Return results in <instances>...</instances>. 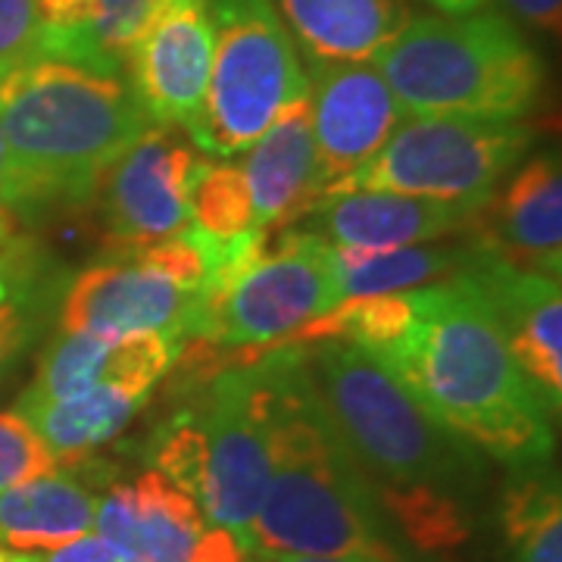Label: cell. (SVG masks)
<instances>
[{
    "label": "cell",
    "instance_id": "1",
    "mask_svg": "<svg viewBox=\"0 0 562 562\" xmlns=\"http://www.w3.org/2000/svg\"><path fill=\"white\" fill-rule=\"evenodd\" d=\"M416 401L472 450L509 469L550 462V409L513 360L472 276L406 291L401 328L369 350Z\"/></svg>",
    "mask_w": 562,
    "mask_h": 562
},
{
    "label": "cell",
    "instance_id": "2",
    "mask_svg": "<svg viewBox=\"0 0 562 562\" xmlns=\"http://www.w3.org/2000/svg\"><path fill=\"white\" fill-rule=\"evenodd\" d=\"M247 366L269 443L250 553L401 562L375 484L328 419L303 344L247 353Z\"/></svg>",
    "mask_w": 562,
    "mask_h": 562
},
{
    "label": "cell",
    "instance_id": "3",
    "mask_svg": "<svg viewBox=\"0 0 562 562\" xmlns=\"http://www.w3.org/2000/svg\"><path fill=\"white\" fill-rule=\"evenodd\" d=\"M154 122L120 72L38 54L0 79L7 206L79 210L98 181Z\"/></svg>",
    "mask_w": 562,
    "mask_h": 562
},
{
    "label": "cell",
    "instance_id": "4",
    "mask_svg": "<svg viewBox=\"0 0 562 562\" xmlns=\"http://www.w3.org/2000/svg\"><path fill=\"white\" fill-rule=\"evenodd\" d=\"M372 63L406 113L525 120L547 81L535 44L491 10L409 20Z\"/></svg>",
    "mask_w": 562,
    "mask_h": 562
},
{
    "label": "cell",
    "instance_id": "5",
    "mask_svg": "<svg viewBox=\"0 0 562 562\" xmlns=\"http://www.w3.org/2000/svg\"><path fill=\"white\" fill-rule=\"evenodd\" d=\"M322 406L372 484L453 491L475 469V450L422 406L406 384L353 341L303 347Z\"/></svg>",
    "mask_w": 562,
    "mask_h": 562
},
{
    "label": "cell",
    "instance_id": "6",
    "mask_svg": "<svg viewBox=\"0 0 562 562\" xmlns=\"http://www.w3.org/2000/svg\"><path fill=\"white\" fill-rule=\"evenodd\" d=\"M213 66L198 113L184 125L191 144L216 157L244 154L291 98L306 72L272 0H206Z\"/></svg>",
    "mask_w": 562,
    "mask_h": 562
},
{
    "label": "cell",
    "instance_id": "7",
    "mask_svg": "<svg viewBox=\"0 0 562 562\" xmlns=\"http://www.w3.org/2000/svg\"><path fill=\"white\" fill-rule=\"evenodd\" d=\"M535 128L525 120L453 113H406L379 157L344 184L431 201H487L528 154Z\"/></svg>",
    "mask_w": 562,
    "mask_h": 562
},
{
    "label": "cell",
    "instance_id": "8",
    "mask_svg": "<svg viewBox=\"0 0 562 562\" xmlns=\"http://www.w3.org/2000/svg\"><path fill=\"white\" fill-rule=\"evenodd\" d=\"M331 306H338L335 247L291 225L272 232L269 250L228 291L198 294L188 341L272 350Z\"/></svg>",
    "mask_w": 562,
    "mask_h": 562
},
{
    "label": "cell",
    "instance_id": "9",
    "mask_svg": "<svg viewBox=\"0 0 562 562\" xmlns=\"http://www.w3.org/2000/svg\"><path fill=\"white\" fill-rule=\"evenodd\" d=\"M194 416L201 428V487L198 506L206 522L232 531L250 550V531L269 484V443L257 387L241 350L194 384Z\"/></svg>",
    "mask_w": 562,
    "mask_h": 562
},
{
    "label": "cell",
    "instance_id": "10",
    "mask_svg": "<svg viewBox=\"0 0 562 562\" xmlns=\"http://www.w3.org/2000/svg\"><path fill=\"white\" fill-rule=\"evenodd\" d=\"M201 150L176 125L144 128L103 172L94 191L110 241L125 250L179 235L191 222V188L203 169Z\"/></svg>",
    "mask_w": 562,
    "mask_h": 562
},
{
    "label": "cell",
    "instance_id": "11",
    "mask_svg": "<svg viewBox=\"0 0 562 562\" xmlns=\"http://www.w3.org/2000/svg\"><path fill=\"white\" fill-rule=\"evenodd\" d=\"M313 140L319 166V201L341 194L344 184L379 157L406 110L372 60H310Z\"/></svg>",
    "mask_w": 562,
    "mask_h": 562
},
{
    "label": "cell",
    "instance_id": "12",
    "mask_svg": "<svg viewBox=\"0 0 562 562\" xmlns=\"http://www.w3.org/2000/svg\"><path fill=\"white\" fill-rule=\"evenodd\" d=\"M213 25L206 0H160L128 47L125 72L154 125H188L206 94Z\"/></svg>",
    "mask_w": 562,
    "mask_h": 562
},
{
    "label": "cell",
    "instance_id": "13",
    "mask_svg": "<svg viewBox=\"0 0 562 562\" xmlns=\"http://www.w3.org/2000/svg\"><path fill=\"white\" fill-rule=\"evenodd\" d=\"M194 301L198 291L188 294L132 257H116L110 262H91L69 276L57 313L60 331H85L103 338L160 331L184 344Z\"/></svg>",
    "mask_w": 562,
    "mask_h": 562
},
{
    "label": "cell",
    "instance_id": "14",
    "mask_svg": "<svg viewBox=\"0 0 562 562\" xmlns=\"http://www.w3.org/2000/svg\"><path fill=\"white\" fill-rule=\"evenodd\" d=\"M482 288L513 360L538 391L550 416L562 409V294L560 281L522 272L472 244V260L462 269Z\"/></svg>",
    "mask_w": 562,
    "mask_h": 562
},
{
    "label": "cell",
    "instance_id": "15",
    "mask_svg": "<svg viewBox=\"0 0 562 562\" xmlns=\"http://www.w3.org/2000/svg\"><path fill=\"white\" fill-rule=\"evenodd\" d=\"M469 241L522 272L562 276V169L557 154H538L503 191L479 203Z\"/></svg>",
    "mask_w": 562,
    "mask_h": 562
},
{
    "label": "cell",
    "instance_id": "16",
    "mask_svg": "<svg viewBox=\"0 0 562 562\" xmlns=\"http://www.w3.org/2000/svg\"><path fill=\"white\" fill-rule=\"evenodd\" d=\"M479 203L482 201H431L391 191H347L319 201L294 225L331 247L387 254L465 235Z\"/></svg>",
    "mask_w": 562,
    "mask_h": 562
},
{
    "label": "cell",
    "instance_id": "17",
    "mask_svg": "<svg viewBox=\"0 0 562 562\" xmlns=\"http://www.w3.org/2000/svg\"><path fill=\"white\" fill-rule=\"evenodd\" d=\"M181 341L160 331H135L122 338L60 331L38 360V372L22 391L38 401H66L98 384H125L154 394L181 357Z\"/></svg>",
    "mask_w": 562,
    "mask_h": 562
},
{
    "label": "cell",
    "instance_id": "18",
    "mask_svg": "<svg viewBox=\"0 0 562 562\" xmlns=\"http://www.w3.org/2000/svg\"><path fill=\"white\" fill-rule=\"evenodd\" d=\"M210 528L201 506L157 469L101 487L94 531L140 562H191Z\"/></svg>",
    "mask_w": 562,
    "mask_h": 562
},
{
    "label": "cell",
    "instance_id": "19",
    "mask_svg": "<svg viewBox=\"0 0 562 562\" xmlns=\"http://www.w3.org/2000/svg\"><path fill=\"white\" fill-rule=\"evenodd\" d=\"M241 169L254 201V225L262 232L291 228L319 203L310 85L284 103L269 128L247 147Z\"/></svg>",
    "mask_w": 562,
    "mask_h": 562
},
{
    "label": "cell",
    "instance_id": "20",
    "mask_svg": "<svg viewBox=\"0 0 562 562\" xmlns=\"http://www.w3.org/2000/svg\"><path fill=\"white\" fill-rule=\"evenodd\" d=\"M110 472L91 460L35 482L0 491V543L13 550H54L94 531V513Z\"/></svg>",
    "mask_w": 562,
    "mask_h": 562
},
{
    "label": "cell",
    "instance_id": "21",
    "mask_svg": "<svg viewBox=\"0 0 562 562\" xmlns=\"http://www.w3.org/2000/svg\"><path fill=\"white\" fill-rule=\"evenodd\" d=\"M147 401V391L125 384H98L66 401H38L20 394L13 413L35 428L60 469H72L116 441Z\"/></svg>",
    "mask_w": 562,
    "mask_h": 562
},
{
    "label": "cell",
    "instance_id": "22",
    "mask_svg": "<svg viewBox=\"0 0 562 562\" xmlns=\"http://www.w3.org/2000/svg\"><path fill=\"white\" fill-rule=\"evenodd\" d=\"M66 284L69 272L22 228L0 244V382L50 328Z\"/></svg>",
    "mask_w": 562,
    "mask_h": 562
},
{
    "label": "cell",
    "instance_id": "23",
    "mask_svg": "<svg viewBox=\"0 0 562 562\" xmlns=\"http://www.w3.org/2000/svg\"><path fill=\"white\" fill-rule=\"evenodd\" d=\"M310 60H372L409 16L406 0H272Z\"/></svg>",
    "mask_w": 562,
    "mask_h": 562
},
{
    "label": "cell",
    "instance_id": "24",
    "mask_svg": "<svg viewBox=\"0 0 562 562\" xmlns=\"http://www.w3.org/2000/svg\"><path fill=\"white\" fill-rule=\"evenodd\" d=\"M472 260V241L465 244H413L387 254L335 247L338 266V303L379 294L416 291L438 281L457 279Z\"/></svg>",
    "mask_w": 562,
    "mask_h": 562
},
{
    "label": "cell",
    "instance_id": "25",
    "mask_svg": "<svg viewBox=\"0 0 562 562\" xmlns=\"http://www.w3.org/2000/svg\"><path fill=\"white\" fill-rule=\"evenodd\" d=\"M501 497L506 562H562V497L557 472L513 469Z\"/></svg>",
    "mask_w": 562,
    "mask_h": 562
},
{
    "label": "cell",
    "instance_id": "26",
    "mask_svg": "<svg viewBox=\"0 0 562 562\" xmlns=\"http://www.w3.org/2000/svg\"><path fill=\"white\" fill-rule=\"evenodd\" d=\"M384 516L401 528L403 541L425 553L453 550L469 538V516L453 491L431 484H375Z\"/></svg>",
    "mask_w": 562,
    "mask_h": 562
},
{
    "label": "cell",
    "instance_id": "27",
    "mask_svg": "<svg viewBox=\"0 0 562 562\" xmlns=\"http://www.w3.org/2000/svg\"><path fill=\"white\" fill-rule=\"evenodd\" d=\"M191 225L213 241H232L254 228V201L241 166L203 162L191 188Z\"/></svg>",
    "mask_w": 562,
    "mask_h": 562
},
{
    "label": "cell",
    "instance_id": "28",
    "mask_svg": "<svg viewBox=\"0 0 562 562\" xmlns=\"http://www.w3.org/2000/svg\"><path fill=\"white\" fill-rule=\"evenodd\" d=\"M157 3L160 0H98V16L91 25V47L106 72L125 76L128 47Z\"/></svg>",
    "mask_w": 562,
    "mask_h": 562
},
{
    "label": "cell",
    "instance_id": "29",
    "mask_svg": "<svg viewBox=\"0 0 562 562\" xmlns=\"http://www.w3.org/2000/svg\"><path fill=\"white\" fill-rule=\"evenodd\" d=\"M60 465L44 447L29 422L10 413H0V491L16 484L35 482L41 475L57 472Z\"/></svg>",
    "mask_w": 562,
    "mask_h": 562
},
{
    "label": "cell",
    "instance_id": "30",
    "mask_svg": "<svg viewBox=\"0 0 562 562\" xmlns=\"http://www.w3.org/2000/svg\"><path fill=\"white\" fill-rule=\"evenodd\" d=\"M41 20L35 0H0V79L38 57Z\"/></svg>",
    "mask_w": 562,
    "mask_h": 562
},
{
    "label": "cell",
    "instance_id": "31",
    "mask_svg": "<svg viewBox=\"0 0 562 562\" xmlns=\"http://www.w3.org/2000/svg\"><path fill=\"white\" fill-rule=\"evenodd\" d=\"M13 562H140L135 553L110 543L101 535H85L79 541L60 543L54 550H16Z\"/></svg>",
    "mask_w": 562,
    "mask_h": 562
},
{
    "label": "cell",
    "instance_id": "32",
    "mask_svg": "<svg viewBox=\"0 0 562 562\" xmlns=\"http://www.w3.org/2000/svg\"><path fill=\"white\" fill-rule=\"evenodd\" d=\"M509 16L525 22L528 29H538L543 35H560L562 0H501Z\"/></svg>",
    "mask_w": 562,
    "mask_h": 562
},
{
    "label": "cell",
    "instance_id": "33",
    "mask_svg": "<svg viewBox=\"0 0 562 562\" xmlns=\"http://www.w3.org/2000/svg\"><path fill=\"white\" fill-rule=\"evenodd\" d=\"M250 562H382L372 557H294V553H250Z\"/></svg>",
    "mask_w": 562,
    "mask_h": 562
},
{
    "label": "cell",
    "instance_id": "34",
    "mask_svg": "<svg viewBox=\"0 0 562 562\" xmlns=\"http://www.w3.org/2000/svg\"><path fill=\"white\" fill-rule=\"evenodd\" d=\"M428 7H435L438 13H475V10H487L491 0H425Z\"/></svg>",
    "mask_w": 562,
    "mask_h": 562
},
{
    "label": "cell",
    "instance_id": "35",
    "mask_svg": "<svg viewBox=\"0 0 562 562\" xmlns=\"http://www.w3.org/2000/svg\"><path fill=\"white\" fill-rule=\"evenodd\" d=\"M13 232H20V216L13 210H0V244L7 241Z\"/></svg>",
    "mask_w": 562,
    "mask_h": 562
},
{
    "label": "cell",
    "instance_id": "36",
    "mask_svg": "<svg viewBox=\"0 0 562 562\" xmlns=\"http://www.w3.org/2000/svg\"><path fill=\"white\" fill-rule=\"evenodd\" d=\"M0 210L7 206V147H3V128H0Z\"/></svg>",
    "mask_w": 562,
    "mask_h": 562
},
{
    "label": "cell",
    "instance_id": "37",
    "mask_svg": "<svg viewBox=\"0 0 562 562\" xmlns=\"http://www.w3.org/2000/svg\"><path fill=\"white\" fill-rule=\"evenodd\" d=\"M0 562H13V560H10V553H7V550H0Z\"/></svg>",
    "mask_w": 562,
    "mask_h": 562
}]
</instances>
